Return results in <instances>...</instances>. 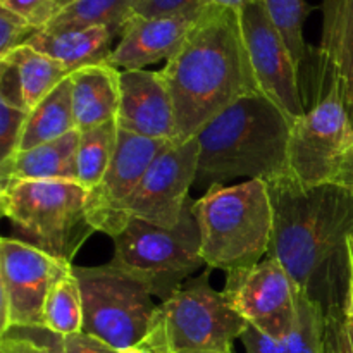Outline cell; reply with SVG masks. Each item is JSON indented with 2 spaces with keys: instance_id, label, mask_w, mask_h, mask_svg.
<instances>
[{
  "instance_id": "cell-4",
  "label": "cell",
  "mask_w": 353,
  "mask_h": 353,
  "mask_svg": "<svg viewBox=\"0 0 353 353\" xmlns=\"http://www.w3.org/2000/svg\"><path fill=\"white\" fill-rule=\"evenodd\" d=\"M209 269L250 268L269 254L274 230L271 193L262 179L234 186L214 185L193 203Z\"/></svg>"
},
{
  "instance_id": "cell-43",
  "label": "cell",
  "mask_w": 353,
  "mask_h": 353,
  "mask_svg": "<svg viewBox=\"0 0 353 353\" xmlns=\"http://www.w3.org/2000/svg\"><path fill=\"white\" fill-rule=\"evenodd\" d=\"M347 333H348V338H350V347L353 353V323L348 319H347Z\"/></svg>"
},
{
  "instance_id": "cell-6",
  "label": "cell",
  "mask_w": 353,
  "mask_h": 353,
  "mask_svg": "<svg viewBox=\"0 0 353 353\" xmlns=\"http://www.w3.org/2000/svg\"><path fill=\"white\" fill-rule=\"evenodd\" d=\"M209 279V272H203L159 303L154 326L141 345L152 353L233 350L234 340L243 336L248 323Z\"/></svg>"
},
{
  "instance_id": "cell-39",
  "label": "cell",
  "mask_w": 353,
  "mask_h": 353,
  "mask_svg": "<svg viewBox=\"0 0 353 353\" xmlns=\"http://www.w3.org/2000/svg\"><path fill=\"white\" fill-rule=\"evenodd\" d=\"M348 257H350V283H348V300H347V319L353 323V236L348 240Z\"/></svg>"
},
{
  "instance_id": "cell-15",
  "label": "cell",
  "mask_w": 353,
  "mask_h": 353,
  "mask_svg": "<svg viewBox=\"0 0 353 353\" xmlns=\"http://www.w3.org/2000/svg\"><path fill=\"white\" fill-rule=\"evenodd\" d=\"M205 6L169 16L130 17L123 28L119 43L112 48L105 64L119 71H131L145 69L159 61L168 62L181 48Z\"/></svg>"
},
{
  "instance_id": "cell-28",
  "label": "cell",
  "mask_w": 353,
  "mask_h": 353,
  "mask_svg": "<svg viewBox=\"0 0 353 353\" xmlns=\"http://www.w3.org/2000/svg\"><path fill=\"white\" fill-rule=\"evenodd\" d=\"M30 110L0 102V162L19 150Z\"/></svg>"
},
{
  "instance_id": "cell-9",
  "label": "cell",
  "mask_w": 353,
  "mask_h": 353,
  "mask_svg": "<svg viewBox=\"0 0 353 353\" xmlns=\"http://www.w3.org/2000/svg\"><path fill=\"white\" fill-rule=\"evenodd\" d=\"M352 150L350 109L336 85L292 123L286 178L302 188L336 183Z\"/></svg>"
},
{
  "instance_id": "cell-37",
  "label": "cell",
  "mask_w": 353,
  "mask_h": 353,
  "mask_svg": "<svg viewBox=\"0 0 353 353\" xmlns=\"http://www.w3.org/2000/svg\"><path fill=\"white\" fill-rule=\"evenodd\" d=\"M24 331L37 338L38 341H41L50 353H65L64 345H62V336H59V334L52 333V331L45 330V327H31V330Z\"/></svg>"
},
{
  "instance_id": "cell-26",
  "label": "cell",
  "mask_w": 353,
  "mask_h": 353,
  "mask_svg": "<svg viewBox=\"0 0 353 353\" xmlns=\"http://www.w3.org/2000/svg\"><path fill=\"white\" fill-rule=\"evenodd\" d=\"M281 341L290 353H327L326 312L299 290L295 319Z\"/></svg>"
},
{
  "instance_id": "cell-21",
  "label": "cell",
  "mask_w": 353,
  "mask_h": 353,
  "mask_svg": "<svg viewBox=\"0 0 353 353\" xmlns=\"http://www.w3.org/2000/svg\"><path fill=\"white\" fill-rule=\"evenodd\" d=\"M76 130L74 110H72L71 79H64L55 86L38 105L28 114L26 126L21 138L19 150L38 147L47 141L57 140Z\"/></svg>"
},
{
  "instance_id": "cell-7",
  "label": "cell",
  "mask_w": 353,
  "mask_h": 353,
  "mask_svg": "<svg viewBox=\"0 0 353 353\" xmlns=\"http://www.w3.org/2000/svg\"><path fill=\"white\" fill-rule=\"evenodd\" d=\"M193 203L195 200L190 196L181 219L171 230L131 219L112 238L114 255L109 264L148 285L161 302L169 299L193 272L205 265Z\"/></svg>"
},
{
  "instance_id": "cell-2",
  "label": "cell",
  "mask_w": 353,
  "mask_h": 353,
  "mask_svg": "<svg viewBox=\"0 0 353 353\" xmlns=\"http://www.w3.org/2000/svg\"><path fill=\"white\" fill-rule=\"evenodd\" d=\"M161 72L174 103L178 141L192 140L234 102L261 93L240 14L210 3Z\"/></svg>"
},
{
  "instance_id": "cell-30",
  "label": "cell",
  "mask_w": 353,
  "mask_h": 353,
  "mask_svg": "<svg viewBox=\"0 0 353 353\" xmlns=\"http://www.w3.org/2000/svg\"><path fill=\"white\" fill-rule=\"evenodd\" d=\"M0 7L23 16L38 30H43L59 12L54 0H0Z\"/></svg>"
},
{
  "instance_id": "cell-12",
  "label": "cell",
  "mask_w": 353,
  "mask_h": 353,
  "mask_svg": "<svg viewBox=\"0 0 353 353\" xmlns=\"http://www.w3.org/2000/svg\"><path fill=\"white\" fill-rule=\"evenodd\" d=\"M172 141L152 140L121 130L109 169L95 188L88 190L86 214L97 233L116 238L130 223V203L154 159Z\"/></svg>"
},
{
  "instance_id": "cell-31",
  "label": "cell",
  "mask_w": 353,
  "mask_h": 353,
  "mask_svg": "<svg viewBox=\"0 0 353 353\" xmlns=\"http://www.w3.org/2000/svg\"><path fill=\"white\" fill-rule=\"evenodd\" d=\"M207 0H137L130 17H155L178 14L193 7L205 6Z\"/></svg>"
},
{
  "instance_id": "cell-17",
  "label": "cell",
  "mask_w": 353,
  "mask_h": 353,
  "mask_svg": "<svg viewBox=\"0 0 353 353\" xmlns=\"http://www.w3.org/2000/svg\"><path fill=\"white\" fill-rule=\"evenodd\" d=\"M323 41L314 52L316 81L307 107L323 99L333 86L343 90L347 105L353 107V0H324Z\"/></svg>"
},
{
  "instance_id": "cell-22",
  "label": "cell",
  "mask_w": 353,
  "mask_h": 353,
  "mask_svg": "<svg viewBox=\"0 0 353 353\" xmlns=\"http://www.w3.org/2000/svg\"><path fill=\"white\" fill-rule=\"evenodd\" d=\"M6 59L12 62L19 72L24 105L28 110L38 105L55 86L71 76V71L65 69L61 62L34 50L30 45L16 48Z\"/></svg>"
},
{
  "instance_id": "cell-27",
  "label": "cell",
  "mask_w": 353,
  "mask_h": 353,
  "mask_svg": "<svg viewBox=\"0 0 353 353\" xmlns=\"http://www.w3.org/2000/svg\"><path fill=\"white\" fill-rule=\"evenodd\" d=\"M262 2L265 3L269 17L288 45L293 61L299 69H302L310 48L307 47L303 38V24L314 7L309 6L305 0H262Z\"/></svg>"
},
{
  "instance_id": "cell-24",
  "label": "cell",
  "mask_w": 353,
  "mask_h": 353,
  "mask_svg": "<svg viewBox=\"0 0 353 353\" xmlns=\"http://www.w3.org/2000/svg\"><path fill=\"white\" fill-rule=\"evenodd\" d=\"M43 327L59 336L83 331V299L74 265L52 286L45 303Z\"/></svg>"
},
{
  "instance_id": "cell-29",
  "label": "cell",
  "mask_w": 353,
  "mask_h": 353,
  "mask_svg": "<svg viewBox=\"0 0 353 353\" xmlns=\"http://www.w3.org/2000/svg\"><path fill=\"white\" fill-rule=\"evenodd\" d=\"M38 31L40 30L23 16L0 7V61L16 48L26 45L28 40Z\"/></svg>"
},
{
  "instance_id": "cell-38",
  "label": "cell",
  "mask_w": 353,
  "mask_h": 353,
  "mask_svg": "<svg viewBox=\"0 0 353 353\" xmlns=\"http://www.w3.org/2000/svg\"><path fill=\"white\" fill-rule=\"evenodd\" d=\"M348 109H350V116H352V123H353V107H348ZM336 185H341V186H345V188L353 190V150L350 152V155H348V159H347V162L343 164V168H341L340 176H338V179H336Z\"/></svg>"
},
{
  "instance_id": "cell-18",
  "label": "cell",
  "mask_w": 353,
  "mask_h": 353,
  "mask_svg": "<svg viewBox=\"0 0 353 353\" xmlns=\"http://www.w3.org/2000/svg\"><path fill=\"white\" fill-rule=\"evenodd\" d=\"M79 131L74 130L57 140L47 141L28 150H17L0 162V183L78 181Z\"/></svg>"
},
{
  "instance_id": "cell-3",
  "label": "cell",
  "mask_w": 353,
  "mask_h": 353,
  "mask_svg": "<svg viewBox=\"0 0 353 353\" xmlns=\"http://www.w3.org/2000/svg\"><path fill=\"white\" fill-rule=\"evenodd\" d=\"M292 121L261 93L214 117L199 134L195 186L210 188L234 178L272 181L288 171Z\"/></svg>"
},
{
  "instance_id": "cell-8",
  "label": "cell",
  "mask_w": 353,
  "mask_h": 353,
  "mask_svg": "<svg viewBox=\"0 0 353 353\" xmlns=\"http://www.w3.org/2000/svg\"><path fill=\"white\" fill-rule=\"evenodd\" d=\"M74 274L83 299V333L116 350L147 340L159 307L148 285L112 264L74 268Z\"/></svg>"
},
{
  "instance_id": "cell-20",
  "label": "cell",
  "mask_w": 353,
  "mask_h": 353,
  "mask_svg": "<svg viewBox=\"0 0 353 353\" xmlns=\"http://www.w3.org/2000/svg\"><path fill=\"white\" fill-rule=\"evenodd\" d=\"M117 38L107 26L72 28V30H40L26 45L61 62L71 72L88 65L103 64L112 52V40Z\"/></svg>"
},
{
  "instance_id": "cell-32",
  "label": "cell",
  "mask_w": 353,
  "mask_h": 353,
  "mask_svg": "<svg viewBox=\"0 0 353 353\" xmlns=\"http://www.w3.org/2000/svg\"><path fill=\"white\" fill-rule=\"evenodd\" d=\"M0 102H7L10 105L26 109L21 88L19 72L10 61H0ZM28 110V109H26Z\"/></svg>"
},
{
  "instance_id": "cell-35",
  "label": "cell",
  "mask_w": 353,
  "mask_h": 353,
  "mask_svg": "<svg viewBox=\"0 0 353 353\" xmlns=\"http://www.w3.org/2000/svg\"><path fill=\"white\" fill-rule=\"evenodd\" d=\"M62 345H64L65 353H119V350L112 348L110 345L103 343L99 338L86 333L69 334L62 336Z\"/></svg>"
},
{
  "instance_id": "cell-42",
  "label": "cell",
  "mask_w": 353,
  "mask_h": 353,
  "mask_svg": "<svg viewBox=\"0 0 353 353\" xmlns=\"http://www.w3.org/2000/svg\"><path fill=\"white\" fill-rule=\"evenodd\" d=\"M72 2H74V0H54V6L57 7V10H59V12H61V10L64 9V7H68L69 3H72Z\"/></svg>"
},
{
  "instance_id": "cell-40",
  "label": "cell",
  "mask_w": 353,
  "mask_h": 353,
  "mask_svg": "<svg viewBox=\"0 0 353 353\" xmlns=\"http://www.w3.org/2000/svg\"><path fill=\"white\" fill-rule=\"evenodd\" d=\"M250 2H254V0H207V3H210V6L226 7V9H234V10H240L241 7L247 6V3Z\"/></svg>"
},
{
  "instance_id": "cell-34",
  "label": "cell",
  "mask_w": 353,
  "mask_h": 353,
  "mask_svg": "<svg viewBox=\"0 0 353 353\" xmlns=\"http://www.w3.org/2000/svg\"><path fill=\"white\" fill-rule=\"evenodd\" d=\"M240 340L247 353H290L281 340H276V338L262 333L250 324Z\"/></svg>"
},
{
  "instance_id": "cell-19",
  "label": "cell",
  "mask_w": 353,
  "mask_h": 353,
  "mask_svg": "<svg viewBox=\"0 0 353 353\" xmlns=\"http://www.w3.org/2000/svg\"><path fill=\"white\" fill-rule=\"evenodd\" d=\"M76 130L116 121L121 102V71L109 64L81 68L69 76Z\"/></svg>"
},
{
  "instance_id": "cell-36",
  "label": "cell",
  "mask_w": 353,
  "mask_h": 353,
  "mask_svg": "<svg viewBox=\"0 0 353 353\" xmlns=\"http://www.w3.org/2000/svg\"><path fill=\"white\" fill-rule=\"evenodd\" d=\"M327 353H352L347 333V314L327 317Z\"/></svg>"
},
{
  "instance_id": "cell-11",
  "label": "cell",
  "mask_w": 353,
  "mask_h": 353,
  "mask_svg": "<svg viewBox=\"0 0 353 353\" xmlns=\"http://www.w3.org/2000/svg\"><path fill=\"white\" fill-rule=\"evenodd\" d=\"M245 47L259 92L271 100L290 121L305 114L300 69L293 61L288 45L269 17L265 3L254 0L238 10Z\"/></svg>"
},
{
  "instance_id": "cell-33",
  "label": "cell",
  "mask_w": 353,
  "mask_h": 353,
  "mask_svg": "<svg viewBox=\"0 0 353 353\" xmlns=\"http://www.w3.org/2000/svg\"><path fill=\"white\" fill-rule=\"evenodd\" d=\"M0 353H50L41 341L24 330H12L0 340Z\"/></svg>"
},
{
  "instance_id": "cell-5",
  "label": "cell",
  "mask_w": 353,
  "mask_h": 353,
  "mask_svg": "<svg viewBox=\"0 0 353 353\" xmlns=\"http://www.w3.org/2000/svg\"><path fill=\"white\" fill-rule=\"evenodd\" d=\"M86 199L88 190L68 179L0 183L3 216L26 243L65 264H72L97 233L86 214Z\"/></svg>"
},
{
  "instance_id": "cell-10",
  "label": "cell",
  "mask_w": 353,
  "mask_h": 353,
  "mask_svg": "<svg viewBox=\"0 0 353 353\" xmlns=\"http://www.w3.org/2000/svg\"><path fill=\"white\" fill-rule=\"evenodd\" d=\"M72 264L16 238L0 241V333L43 327L48 293Z\"/></svg>"
},
{
  "instance_id": "cell-16",
  "label": "cell",
  "mask_w": 353,
  "mask_h": 353,
  "mask_svg": "<svg viewBox=\"0 0 353 353\" xmlns=\"http://www.w3.org/2000/svg\"><path fill=\"white\" fill-rule=\"evenodd\" d=\"M116 123L121 130L152 140L178 141L174 103L161 71H121V102Z\"/></svg>"
},
{
  "instance_id": "cell-13",
  "label": "cell",
  "mask_w": 353,
  "mask_h": 353,
  "mask_svg": "<svg viewBox=\"0 0 353 353\" xmlns=\"http://www.w3.org/2000/svg\"><path fill=\"white\" fill-rule=\"evenodd\" d=\"M250 326L281 340L296 312V286L281 262L268 257L250 268L228 272L223 290Z\"/></svg>"
},
{
  "instance_id": "cell-14",
  "label": "cell",
  "mask_w": 353,
  "mask_h": 353,
  "mask_svg": "<svg viewBox=\"0 0 353 353\" xmlns=\"http://www.w3.org/2000/svg\"><path fill=\"white\" fill-rule=\"evenodd\" d=\"M199 140L172 141L164 148L138 185L130 203V221L138 219L161 228H174L196 181Z\"/></svg>"
},
{
  "instance_id": "cell-23",
  "label": "cell",
  "mask_w": 353,
  "mask_h": 353,
  "mask_svg": "<svg viewBox=\"0 0 353 353\" xmlns=\"http://www.w3.org/2000/svg\"><path fill=\"white\" fill-rule=\"evenodd\" d=\"M137 0H74L61 10L45 31L72 30V28L107 26L117 38L123 33Z\"/></svg>"
},
{
  "instance_id": "cell-41",
  "label": "cell",
  "mask_w": 353,
  "mask_h": 353,
  "mask_svg": "<svg viewBox=\"0 0 353 353\" xmlns=\"http://www.w3.org/2000/svg\"><path fill=\"white\" fill-rule=\"evenodd\" d=\"M119 353H152L145 345H137V347L124 348V350H119Z\"/></svg>"
},
{
  "instance_id": "cell-1",
  "label": "cell",
  "mask_w": 353,
  "mask_h": 353,
  "mask_svg": "<svg viewBox=\"0 0 353 353\" xmlns=\"http://www.w3.org/2000/svg\"><path fill=\"white\" fill-rule=\"evenodd\" d=\"M268 186L274 214L268 257L281 262L296 290L319 303L327 317L345 314L353 190L336 183L302 188L286 176Z\"/></svg>"
},
{
  "instance_id": "cell-25",
  "label": "cell",
  "mask_w": 353,
  "mask_h": 353,
  "mask_svg": "<svg viewBox=\"0 0 353 353\" xmlns=\"http://www.w3.org/2000/svg\"><path fill=\"white\" fill-rule=\"evenodd\" d=\"M117 133L116 121L79 131L78 183L86 190L95 188L109 169L117 147Z\"/></svg>"
}]
</instances>
